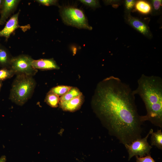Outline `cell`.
<instances>
[{
	"label": "cell",
	"instance_id": "8fae6325",
	"mask_svg": "<svg viewBox=\"0 0 162 162\" xmlns=\"http://www.w3.org/2000/svg\"><path fill=\"white\" fill-rule=\"evenodd\" d=\"M82 94L68 101L59 103L60 107L65 111L73 112L79 110L83 102Z\"/></svg>",
	"mask_w": 162,
	"mask_h": 162
},
{
	"label": "cell",
	"instance_id": "3957f363",
	"mask_svg": "<svg viewBox=\"0 0 162 162\" xmlns=\"http://www.w3.org/2000/svg\"><path fill=\"white\" fill-rule=\"evenodd\" d=\"M36 84L32 76L24 74L17 75L12 86L10 99L18 105H23L32 94Z\"/></svg>",
	"mask_w": 162,
	"mask_h": 162
},
{
	"label": "cell",
	"instance_id": "7402d4cb",
	"mask_svg": "<svg viewBox=\"0 0 162 162\" xmlns=\"http://www.w3.org/2000/svg\"><path fill=\"white\" fill-rule=\"evenodd\" d=\"M152 8L154 12H157L160 10L162 6V0H153L152 1Z\"/></svg>",
	"mask_w": 162,
	"mask_h": 162
},
{
	"label": "cell",
	"instance_id": "ba28073f",
	"mask_svg": "<svg viewBox=\"0 0 162 162\" xmlns=\"http://www.w3.org/2000/svg\"><path fill=\"white\" fill-rule=\"evenodd\" d=\"M20 2L19 0H4L1 10L0 25L4 24L6 20L16 10Z\"/></svg>",
	"mask_w": 162,
	"mask_h": 162
},
{
	"label": "cell",
	"instance_id": "2e32d148",
	"mask_svg": "<svg viewBox=\"0 0 162 162\" xmlns=\"http://www.w3.org/2000/svg\"><path fill=\"white\" fill-rule=\"evenodd\" d=\"M46 103L51 107L56 108L58 106L60 101V98L57 95L49 92L45 99Z\"/></svg>",
	"mask_w": 162,
	"mask_h": 162
},
{
	"label": "cell",
	"instance_id": "30bf717a",
	"mask_svg": "<svg viewBox=\"0 0 162 162\" xmlns=\"http://www.w3.org/2000/svg\"><path fill=\"white\" fill-rule=\"evenodd\" d=\"M32 65L36 70H50L59 68L55 61L52 58L34 59Z\"/></svg>",
	"mask_w": 162,
	"mask_h": 162
},
{
	"label": "cell",
	"instance_id": "e0dca14e",
	"mask_svg": "<svg viewBox=\"0 0 162 162\" xmlns=\"http://www.w3.org/2000/svg\"><path fill=\"white\" fill-rule=\"evenodd\" d=\"M72 87L65 86H58L52 88L49 91L58 96H62L68 92Z\"/></svg>",
	"mask_w": 162,
	"mask_h": 162
},
{
	"label": "cell",
	"instance_id": "7c38bea8",
	"mask_svg": "<svg viewBox=\"0 0 162 162\" xmlns=\"http://www.w3.org/2000/svg\"><path fill=\"white\" fill-rule=\"evenodd\" d=\"M151 136V143L152 146H154L158 149H162V132L161 129L158 130L156 132H153V130L151 129L149 131Z\"/></svg>",
	"mask_w": 162,
	"mask_h": 162
},
{
	"label": "cell",
	"instance_id": "44dd1931",
	"mask_svg": "<svg viewBox=\"0 0 162 162\" xmlns=\"http://www.w3.org/2000/svg\"><path fill=\"white\" fill-rule=\"evenodd\" d=\"M136 162H155L150 154L143 157H138V156H136Z\"/></svg>",
	"mask_w": 162,
	"mask_h": 162
},
{
	"label": "cell",
	"instance_id": "d6986e66",
	"mask_svg": "<svg viewBox=\"0 0 162 162\" xmlns=\"http://www.w3.org/2000/svg\"><path fill=\"white\" fill-rule=\"evenodd\" d=\"M80 1L84 4L92 8H96L100 6L98 1L95 0H80Z\"/></svg>",
	"mask_w": 162,
	"mask_h": 162
},
{
	"label": "cell",
	"instance_id": "ffe728a7",
	"mask_svg": "<svg viewBox=\"0 0 162 162\" xmlns=\"http://www.w3.org/2000/svg\"><path fill=\"white\" fill-rule=\"evenodd\" d=\"M36 2L42 5L46 6H58V1L56 0H36Z\"/></svg>",
	"mask_w": 162,
	"mask_h": 162
},
{
	"label": "cell",
	"instance_id": "cb8c5ba5",
	"mask_svg": "<svg viewBox=\"0 0 162 162\" xmlns=\"http://www.w3.org/2000/svg\"><path fill=\"white\" fill-rule=\"evenodd\" d=\"M6 157L4 155L2 156L0 158V162H6Z\"/></svg>",
	"mask_w": 162,
	"mask_h": 162
},
{
	"label": "cell",
	"instance_id": "9a60e30c",
	"mask_svg": "<svg viewBox=\"0 0 162 162\" xmlns=\"http://www.w3.org/2000/svg\"><path fill=\"white\" fill-rule=\"evenodd\" d=\"M82 94L79 89L76 87H72L60 98V102L68 101Z\"/></svg>",
	"mask_w": 162,
	"mask_h": 162
},
{
	"label": "cell",
	"instance_id": "52a82bcc",
	"mask_svg": "<svg viewBox=\"0 0 162 162\" xmlns=\"http://www.w3.org/2000/svg\"><path fill=\"white\" fill-rule=\"evenodd\" d=\"M20 11L12 15L7 22L4 27L0 31V37H4L7 40L13 32L20 27L18 22Z\"/></svg>",
	"mask_w": 162,
	"mask_h": 162
},
{
	"label": "cell",
	"instance_id": "6da1fadb",
	"mask_svg": "<svg viewBox=\"0 0 162 162\" xmlns=\"http://www.w3.org/2000/svg\"><path fill=\"white\" fill-rule=\"evenodd\" d=\"M135 95L128 85L111 76L98 83L92 99L94 110L103 125L124 145L141 138L143 122Z\"/></svg>",
	"mask_w": 162,
	"mask_h": 162
},
{
	"label": "cell",
	"instance_id": "9c48e42d",
	"mask_svg": "<svg viewBox=\"0 0 162 162\" xmlns=\"http://www.w3.org/2000/svg\"><path fill=\"white\" fill-rule=\"evenodd\" d=\"M126 19L127 22L136 30L149 38L152 37L148 27L142 21L131 16L129 14L127 15Z\"/></svg>",
	"mask_w": 162,
	"mask_h": 162
},
{
	"label": "cell",
	"instance_id": "5b68a950",
	"mask_svg": "<svg viewBox=\"0 0 162 162\" xmlns=\"http://www.w3.org/2000/svg\"><path fill=\"white\" fill-rule=\"evenodd\" d=\"M34 59L30 56L21 55L13 57L11 60L10 68L15 74H24L33 76L37 72L32 65Z\"/></svg>",
	"mask_w": 162,
	"mask_h": 162
},
{
	"label": "cell",
	"instance_id": "484cf974",
	"mask_svg": "<svg viewBox=\"0 0 162 162\" xmlns=\"http://www.w3.org/2000/svg\"><path fill=\"white\" fill-rule=\"evenodd\" d=\"M1 83L0 82V89L1 88Z\"/></svg>",
	"mask_w": 162,
	"mask_h": 162
},
{
	"label": "cell",
	"instance_id": "5bb4252c",
	"mask_svg": "<svg viewBox=\"0 0 162 162\" xmlns=\"http://www.w3.org/2000/svg\"><path fill=\"white\" fill-rule=\"evenodd\" d=\"M135 8L139 13L144 14L150 13L152 10V6L147 1L143 0L137 1L135 3Z\"/></svg>",
	"mask_w": 162,
	"mask_h": 162
},
{
	"label": "cell",
	"instance_id": "603a6c76",
	"mask_svg": "<svg viewBox=\"0 0 162 162\" xmlns=\"http://www.w3.org/2000/svg\"><path fill=\"white\" fill-rule=\"evenodd\" d=\"M135 2L133 0H126L125 1V8L127 11L131 10L135 5Z\"/></svg>",
	"mask_w": 162,
	"mask_h": 162
},
{
	"label": "cell",
	"instance_id": "d4e9b609",
	"mask_svg": "<svg viewBox=\"0 0 162 162\" xmlns=\"http://www.w3.org/2000/svg\"><path fill=\"white\" fill-rule=\"evenodd\" d=\"M4 2V0H0V11L2 8Z\"/></svg>",
	"mask_w": 162,
	"mask_h": 162
},
{
	"label": "cell",
	"instance_id": "7a4b0ae2",
	"mask_svg": "<svg viewBox=\"0 0 162 162\" xmlns=\"http://www.w3.org/2000/svg\"><path fill=\"white\" fill-rule=\"evenodd\" d=\"M133 93L138 94L145 104L147 113L141 116V121H148L162 128V79L159 76L142 74Z\"/></svg>",
	"mask_w": 162,
	"mask_h": 162
},
{
	"label": "cell",
	"instance_id": "8992f818",
	"mask_svg": "<svg viewBox=\"0 0 162 162\" xmlns=\"http://www.w3.org/2000/svg\"><path fill=\"white\" fill-rule=\"evenodd\" d=\"M150 134L149 132L144 138L138 139L130 144L124 145L128 153V160L134 156L143 157L150 154V152L152 148L147 141Z\"/></svg>",
	"mask_w": 162,
	"mask_h": 162
},
{
	"label": "cell",
	"instance_id": "277c9868",
	"mask_svg": "<svg viewBox=\"0 0 162 162\" xmlns=\"http://www.w3.org/2000/svg\"><path fill=\"white\" fill-rule=\"evenodd\" d=\"M60 13L63 22L66 24L79 28L92 29L81 10L74 7L66 6L60 8Z\"/></svg>",
	"mask_w": 162,
	"mask_h": 162
},
{
	"label": "cell",
	"instance_id": "4fadbf2b",
	"mask_svg": "<svg viewBox=\"0 0 162 162\" xmlns=\"http://www.w3.org/2000/svg\"><path fill=\"white\" fill-rule=\"evenodd\" d=\"M12 57L7 49L0 45V65L9 67Z\"/></svg>",
	"mask_w": 162,
	"mask_h": 162
},
{
	"label": "cell",
	"instance_id": "ac0fdd59",
	"mask_svg": "<svg viewBox=\"0 0 162 162\" xmlns=\"http://www.w3.org/2000/svg\"><path fill=\"white\" fill-rule=\"evenodd\" d=\"M14 74V72L10 69L3 68L1 69L0 70V81L10 78Z\"/></svg>",
	"mask_w": 162,
	"mask_h": 162
}]
</instances>
